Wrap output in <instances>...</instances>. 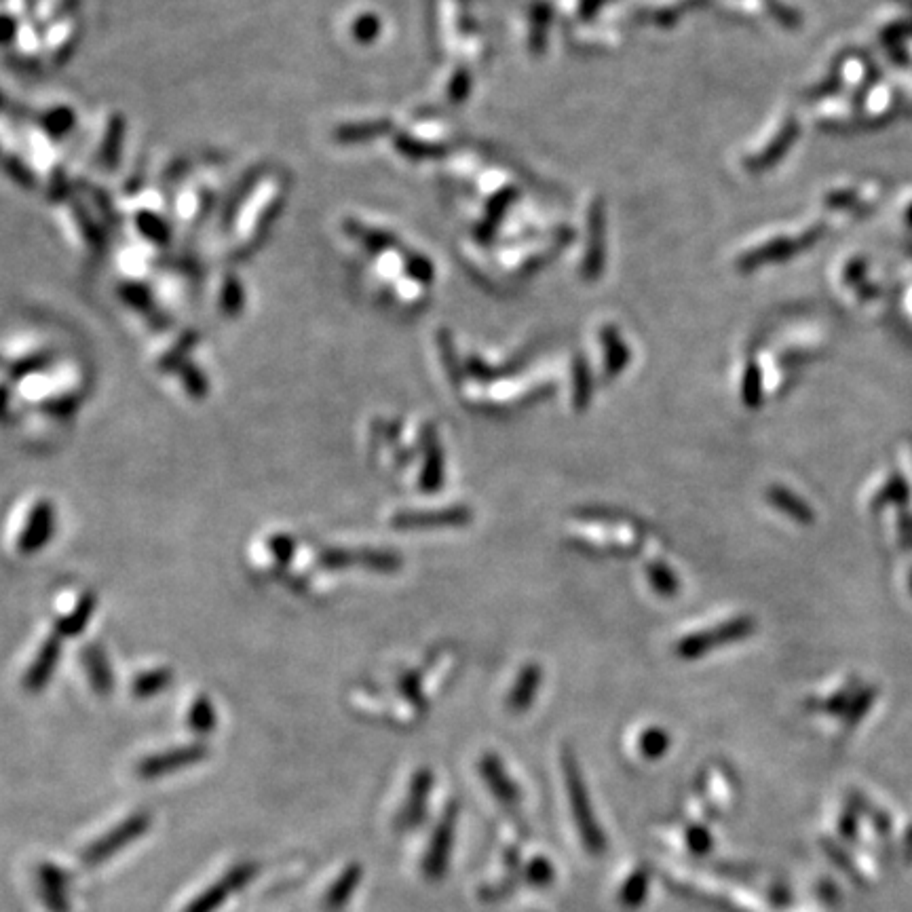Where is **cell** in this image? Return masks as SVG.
<instances>
[{"mask_svg":"<svg viewBox=\"0 0 912 912\" xmlns=\"http://www.w3.org/2000/svg\"><path fill=\"white\" fill-rule=\"evenodd\" d=\"M188 722H190V727H193V731H197V733L212 731L216 725V714H214L212 703H209L205 697H199L195 701L193 710H190Z\"/></svg>","mask_w":912,"mask_h":912,"instance_id":"ba28073f","label":"cell"},{"mask_svg":"<svg viewBox=\"0 0 912 912\" xmlns=\"http://www.w3.org/2000/svg\"><path fill=\"white\" fill-rule=\"evenodd\" d=\"M201 756H205V748H201V746L178 748V750H171V752H165V754H159V756L146 758L138 771L144 777L161 775V773L174 771V769H180V767H186V765H193V763H197V760H201Z\"/></svg>","mask_w":912,"mask_h":912,"instance_id":"3957f363","label":"cell"},{"mask_svg":"<svg viewBox=\"0 0 912 912\" xmlns=\"http://www.w3.org/2000/svg\"><path fill=\"white\" fill-rule=\"evenodd\" d=\"M0 104H3V95H0Z\"/></svg>","mask_w":912,"mask_h":912,"instance_id":"d6986e66","label":"cell"},{"mask_svg":"<svg viewBox=\"0 0 912 912\" xmlns=\"http://www.w3.org/2000/svg\"><path fill=\"white\" fill-rule=\"evenodd\" d=\"M83 663L89 672L91 684L100 695H108L112 689V674L108 668V661L98 646H89L83 651Z\"/></svg>","mask_w":912,"mask_h":912,"instance_id":"277c9868","label":"cell"},{"mask_svg":"<svg viewBox=\"0 0 912 912\" xmlns=\"http://www.w3.org/2000/svg\"><path fill=\"white\" fill-rule=\"evenodd\" d=\"M93 608H95V598L91 594L83 596L81 602L74 606V611L70 615H66L64 619H60V623H57V632H60L62 636L81 634L85 630L89 617L93 615Z\"/></svg>","mask_w":912,"mask_h":912,"instance_id":"8992f818","label":"cell"},{"mask_svg":"<svg viewBox=\"0 0 912 912\" xmlns=\"http://www.w3.org/2000/svg\"><path fill=\"white\" fill-rule=\"evenodd\" d=\"M670 573H665L663 566L659 568H651V579L655 583L657 589H674V579L668 577Z\"/></svg>","mask_w":912,"mask_h":912,"instance_id":"e0dca14e","label":"cell"},{"mask_svg":"<svg viewBox=\"0 0 912 912\" xmlns=\"http://www.w3.org/2000/svg\"><path fill=\"white\" fill-rule=\"evenodd\" d=\"M138 228H140V233L150 239V241H157V243H165L169 239V228L165 224V220H161L157 214H152V212H140L138 214Z\"/></svg>","mask_w":912,"mask_h":912,"instance_id":"9c48e42d","label":"cell"},{"mask_svg":"<svg viewBox=\"0 0 912 912\" xmlns=\"http://www.w3.org/2000/svg\"><path fill=\"white\" fill-rule=\"evenodd\" d=\"M53 530H55L53 505L47 501L36 503L34 509L30 511L26 528L22 530V535H19V543H17L19 551H22V554H34V551L43 549L49 543V539L53 537Z\"/></svg>","mask_w":912,"mask_h":912,"instance_id":"6da1fadb","label":"cell"},{"mask_svg":"<svg viewBox=\"0 0 912 912\" xmlns=\"http://www.w3.org/2000/svg\"><path fill=\"white\" fill-rule=\"evenodd\" d=\"M169 682H171V672H167V670L146 672V674H142V676H138L136 680H133L131 691H133V695H138V697H152V695L161 693Z\"/></svg>","mask_w":912,"mask_h":912,"instance_id":"52a82bcc","label":"cell"},{"mask_svg":"<svg viewBox=\"0 0 912 912\" xmlns=\"http://www.w3.org/2000/svg\"><path fill=\"white\" fill-rule=\"evenodd\" d=\"M294 541L290 537H285V535H277L271 539V549H273V554L277 556V560L281 562H290L292 560V554H294Z\"/></svg>","mask_w":912,"mask_h":912,"instance_id":"9a60e30c","label":"cell"},{"mask_svg":"<svg viewBox=\"0 0 912 912\" xmlns=\"http://www.w3.org/2000/svg\"><path fill=\"white\" fill-rule=\"evenodd\" d=\"M123 298L131 304V307H138V309L150 307V296L142 285H127V288L123 290Z\"/></svg>","mask_w":912,"mask_h":912,"instance_id":"2e32d148","label":"cell"},{"mask_svg":"<svg viewBox=\"0 0 912 912\" xmlns=\"http://www.w3.org/2000/svg\"><path fill=\"white\" fill-rule=\"evenodd\" d=\"M467 518H469V513L467 511H459V509L440 511V513H433V516H429V513H404V516L395 518V526H408V528H414V526H442V522L444 524H454V522H465Z\"/></svg>","mask_w":912,"mask_h":912,"instance_id":"5b68a950","label":"cell"},{"mask_svg":"<svg viewBox=\"0 0 912 912\" xmlns=\"http://www.w3.org/2000/svg\"><path fill=\"white\" fill-rule=\"evenodd\" d=\"M222 307L228 315H237L243 309V290L241 283L233 277H228L222 290Z\"/></svg>","mask_w":912,"mask_h":912,"instance_id":"4fadbf2b","label":"cell"},{"mask_svg":"<svg viewBox=\"0 0 912 912\" xmlns=\"http://www.w3.org/2000/svg\"><path fill=\"white\" fill-rule=\"evenodd\" d=\"M182 378H184V385H186L188 393L193 397H203L207 393V380L195 366H186L182 372Z\"/></svg>","mask_w":912,"mask_h":912,"instance_id":"5bb4252c","label":"cell"},{"mask_svg":"<svg viewBox=\"0 0 912 912\" xmlns=\"http://www.w3.org/2000/svg\"><path fill=\"white\" fill-rule=\"evenodd\" d=\"M121 140H123V121L119 117V119L110 121L108 131H106V142L102 146V159L108 165H112L114 161H117L119 152H121Z\"/></svg>","mask_w":912,"mask_h":912,"instance_id":"7c38bea8","label":"cell"},{"mask_svg":"<svg viewBox=\"0 0 912 912\" xmlns=\"http://www.w3.org/2000/svg\"><path fill=\"white\" fill-rule=\"evenodd\" d=\"M43 125L45 129L51 133V136L55 138H62L64 133H68L74 125V114L70 108H55L51 112L45 114V119H43Z\"/></svg>","mask_w":912,"mask_h":912,"instance_id":"30bf717a","label":"cell"},{"mask_svg":"<svg viewBox=\"0 0 912 912\" xmlns=\"http://www.w3.org/2000/svg\"><path fill=\"white\" fill-rule=\"evenodd\" d=\"M537 682H539V672L535 668H528L520 682L516 684V689H513V695H511V708H522L526 706V703L530 701L532 697V691L537 689Z\"/></svg>","mask_w":912,"mask_h":912,"instance_id":"8fae6325","label":"cell"},{"mask_svg":"<svg viewBox=\"0 0 912 912\" xmlns=\"http://www.w3.org/2000/svg\"><path fill=\"white\" fill-rule=\"evenodd\" d=\"M60 651H62L60 636H51L45 640V644L41 646V651H38L34 663L30 665V670L26 674L28 691H41L45 687L55 670L57 659H60Z\"/></svg>","mask_w":912,"mask_h":912,"instance_id":"7a4b0ae2","label":"cell"},{"mask_svg":"<svg viewBox=\"0 0 912 912\" xmlns=\"http://www.w3.org/2000/svg\"><path fill=\"white\" fill-rule=\"evenodd\" d=\"M13 32H15L13 19H9V17H0V43L9 41V38L13 36Z\"/></svg>","mask_w":912,"mask_h":912,"instance_id":"ac0fdd59","label":"cell"}]
</instances>
